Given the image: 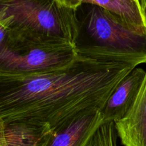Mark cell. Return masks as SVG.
<instances>
[{
  "label": "cell",
  "mask_w": 146,
  "mask_h": 146,
  "mask_svg": "<svg viewBox=\"0 0 146 146\" xmlns=\"http://www.w3.org/2000/svg\"><path fill=\"white\" fill-rule=\"evenodd\" d=\"M135 68L78 55L71 65L51 72L0 74V120L41 121L56 132L85 113L102 111Z\"/></svg>",
  "instance_id": "6da1fadb"
},
{
  "label": "cell",
  "mask_w": 146,
  "mask_h": 146,
  "mask_svg": "<svg viewBox=\"0 0 146 146\" xmlns=\"http://www.w3.org/2000/svg\"><path fill=\"white\" fill-rule=\"evenodd\" d=\"M79 56L137 67L146 64V31L131 27L117 14L91 4L75 9Z\"/></svg>",
  "instance_id": "7a4b0ae2"
},
{
  "label": "cell",
  "mask_w": 146,
  "mask_h": 146,
  "mask_svg": "<svg viewBox=\"0 0 146 146\" xmlns=\"http://www.w3.org/2000/svg\"><path fill=\"white\" fill-rule=\"evenodd\" d=\"M0 26L19 35L75 44V9L57 0H0Z\"/></svg>",
  "instance_id": "3957f363"
},
{
  "label": "cell",
  "mask_w": 146,
  "mask_h": 146,
  "mask_svg": "<svg viewBox=\"0 0 146 146\" xmlns=\"http://www.w3.org/2000/svg\"><path fill=\"white\" fill-rule=\"evenodd\" d=\"M0 74L31 75L71 65L78 54L66 41L38 39L19 35L0 26Z\"/></svg>",
  "instance_id": "277c9868"
},
{
  "label": "cell",
  "mask_w": 146,
  "mask_h": 146,
  "mask_svg": "<svg viewBox=\"0 0 146 146\" xmlns=\"http://www.w3.org/2000/svg\"><path fill=\"white\" fill-rule=\"evenodd\" d=\"M54 131L47 123L34 120H0V144L4 146H48Z\"/></svg>",
  "instance_id": "5b68a950"
},
{
  "label": "cell",
  "mask_w": 146,
  "mask_h": 146,
  "mask_svg": "<svg viewBox=\"0 0 146 146\" xmlns=\"http://www.w3.org/2000/svg\"><path fill=\"white\" fill-rule=\"evenodd\" d=\"M146 76V71L135 68L118 85L101 111L104 123L123 118L137 98Z\"/></svg>",
  "instance_id": "8992f818"
},
{
  "label": "cell",
  "mask_w": 146,
  "mask_h": 146,
  "mask_svg": "<svg viewBox=\"0 0 146 146\" xmlns=\"http://www.w3.org/2000/svg\"><path fill=\"white\" fill-rule=\"evenodd\" d=\"M104 123L101 110H91L54 132L48 146H87Z\"/></svg>",
  "instance_id": "52a82bcc"
},
{
  "label": "cell",
  "mask_w": 146,
  "mask_h": 146,
  "mask_svg": "<svg viewBox=\"0 0 146 146\" xmlns=\"http://www.w3.org/2000/svg\"><path fill=\"white\" fill-rule=\"evenodd\" d=\"M114 123L124 146H146V76L133 105Z\"/></svg>",
  "instance_id": "ba28073f"
},
{
  "label": "cell",
  "mask_w": 146,
  "mask_h": 146,
  "mask_svg": "<svg viewBox=\"0 0 146 146\" xmlns=\"http://www.w3.org/2000/svg\"><path fill=\"white\" fill-rule=\"evenodd\" d=\"M60 4L76 9L82 4L103 7L121 17L137 30L146 31V13L139 0H57Z\"/></svg>",
  "instance_id": "9c48e42d"
},
{
  "label": "cell",
  "mask_w": 146,
  "mask_h": 146,
  "mask_svg": "<svg viewBox=\"0 0 146 146\" xmlns=\"http://www.w3.org/2000/svg\"><path fill=\"white\" fill-rule=\"evenodd\" d=\"M117 138L115 123H105L97 130L87 146H117Z\"/></svg>",
  "instance_id": "30bf717a"
},
{
  "label": "cell",
  "mask_w": 146,
  "mask_h": 146,
  "mask_svg": "<svg viewBox=\"0 0 146 146\" xmlns=\"http://www.w3.org/2000/svg\"><path fill=\"white\" fill-rule=\"evenodd\" d=\"M139 1L140 3H141V7H143V10L146 13V0H139Z\"/></svg>",
  "instance_id": "8fae6325"
},
{
  "label": "cell",
  "mask_w": 146,
  "mask_h": 146,
  "mask_svg": "<svg viewBox=\"0 0 146 146\" xmlns=\"http://www.w3.org/2000/svg\"><path fill=\"white\" fill-rule=\"evenodd\" d=\"M0 146H4V145H2V144H0Z\"/></svg>",
  "instance_id": "7c38bea8"
}]
</instances>
